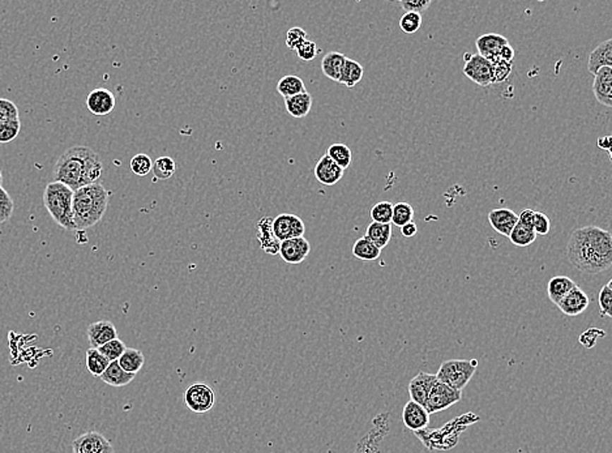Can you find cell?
I'll list each match as a JSON object with an SVG mask.
<instances>
[{
	"instance_id": "6da1fadb",
	"label": "cell",
	"mask_w": 612,
	"mask_h": 453,
	"mask_svg": "<svg viewBox=\"0 0 612 453\" xmlns=\"http://www.w3.org/2000/svg\"><path fill=\"white\" fill-rule=\"evenodd\" d=\"M570 264L580 272L598 274L612 265V235L594 225L573 231L567 246Z\"/></svg>"
},
{
	"instance_id": "7a4b0ae2",
	"label": "cell",
	"mask_w": 612,
	"mask_h": 453,
	"mask_svg": "<svg viewBox=\"0 0 612 453\" xmlns=\"http://www.w3.org/2000/svg\"><path fill=\"white\" fill-rule=\"evenodd\" d=\"M104 171L100 155L88 146H72L58 158L54 167L55 182L76 189L97 183Z\"/></svg>"
},
{
	"instance_id": "3957f363",
	"label": "cell",
	"mask_w": 612,
	"mask_h": 453,
	"mask_svg": "<svg viewBox=\"0 0 612 453\" xmlns=\"http://www.w3.org/2000/svg\"><path fill=\"white\" fill-rule=\"evenodd\" d=\"M109 199V191L98 182L73 191L72 212L76 230H87L100 223L107 211Z\"/></svg>"
},
{
	"instance_id": "277c9868",
	"label": "cell",
	"mask_w": 612,
	"mask_h": 453,
	"mask_svg": "<svg viewBox=\"0 0 612 453\" xmlns=\"http://www.w3.org/2000/svg\"><path fill=\"white\" fill-rule=\"evenodd\" d=\"M73 191L59 182H52L44 191V204L52 220L64 230H76L72 212Z\"/></svg>"
},
{
	"instance_id": "5b68a950",
	"label": "cell",
	"mask_w": 612,
	"mask_h": 453,
	"mask_svg": "<svg viewBox=\"0 0 612 453\" xmlns=\"http://www.w3.org/2000/svg\"><path fill=\"white\" fill-rule=\"evenodd\" d=\"M478 368L476 359H449L441 363L439 371L435 374L440 383L449 385L461 391L469 384Z\"/></svg>"
},
{
	"instance_id": "8992f818",
	"label": "cell",
	"mask_w": 612,
	"mask_h": 453,
	"mask_svg": "<svg viewBox=\"0 0 612 453\" xmlns=\"http://www.w3.org/2000/svg\"><path fill=\"white\" fill-rule=\"evenodd\" d=\"M462 397V392L449 385L436 382L424 404V409L431 416L433 413L447 411L452 405L457 404Z\"/></svg>"
},
{
	"instance_id": "52a82bcc",
	"label": "cell",
	"mask_w": 612,
	"mask_h": 453,
	"mask_svg": "<svg viewBox=\"0 0 612 453\" xmlns=\"http://www.w3.org/2000/svg\"><path fill=\"white\" fill-rule=\"evenodd\" d=\"M184 401L191 411L204 414L213 409L216 404V394L210 385L195 383L187 388L184 394Z\"/></svg>"
},
{
	"instance_id": "ba28073f",
	"label": "cell",
	"mask_w": 612,
	"mask_h": 453,
	"mask_svg": "<svg viewBox=\"0 0 612 453\" xmlns=\"http://www.w3.org/2000/svg\"><path fill=\"white\" fill-rule=\"evenodd\" d=\"M272 233L281 243L284 240L304 237L306 226L301 217L295 214L282 213L272 220Z\"/></svg>"
},
{
	"instance_id": "9c48e42d",
	"label": "cell",
	"mask_w": 612,
	"mask_h": 453,
	"mask_svg": "<svg viewBox=\"0 0 612 453\" xmlns=\"http://www.w3.org/2000/svg\"><path fill=\"white\" fill-rule=\"evenodd\" d=\"M72 453H114V447L102 434L89 431L72 442Z\"/></svg>"
},
{
	"instance_id": "30bf717a",
	"label": "cell",
	"mask_w": 612,
	"mask_h": 453,
	"mask_svg": "<svg viewBox=\"0 0 612 453\" xmlns=\"http://www.w3.org/2000/svg\"><path fill=\"white\" fill-rule=\"evenodd\" d=\"M464 73L475 84L488 86L492 84V64L481 55H465Z\"/></svg>"
},
{
	"instance_id": "8fae6325",
	"label": "cell",
	"mask_w": 612,
	"mask_h": 453,
	"mask_svg": "<svg viewBox=\"0 0 612 453\" xmlns=\"http://www.w3.org/2000/svg\"><path fill=\"white\" fill-rule=\"evenodd\" d=\"M310 242L304 237H299L281 242L278 254L281 255L284 263L301 264L303 260L310 255Z\"/></svg>"
},
{
	"instance_id": "7c38bea8",
	"label": "cell",
	"mask_w": 612,
	"mask_h": 453,
	"mask_svg": "<svg viewBox=\"0 0 612 453\" xmlns=\"http://www.w3.org/2000/svg\"><path fill=\"white\" fill-rule=\"evenodd\" d=\"M115 103V95H112V90L104 88L92 90L87 97L88 110L97 117L109 115L114 110Z\"/></svg>"
},
{
	"instance_id": "4fadbf2b",
	"label": "cell",
	"mask_w": 612,
	"mask_h": 453,
	"mask_svg": "<svg viewBox=\"0 0 612 453\" xmlns=\"http://www.w3.org/2000/svg\"><path fill=\"white\" fill-rule=\"evenodd\" d=\"M590 300L587 293L575 286L563 300L556 305L561 312L567 317H578L589 307Z\"/></svg>"
},
{
	"instance_id": "5bb4252c",
	"label": "cell",
	"mask_w": 612,
	"mask_h": 453,
	"mask_svg": "<svg viewBox=\"0 0 612 453\" xmlns=\"http://www.w3.org/2000/svg\"><path fill=\"white\" fill-rule=\"evenodd\" d=\"M475 45L478 49V55L488 60L490 63H495L498 60L501 47L508 45V40L498 33H487L476 38Z\"/></svg>"
},
{
	"instance_id": "9a60e30c",
	"label": "cell",
	"mask_w": 612,
	"mask_h": 453,
	"mask_svg": "<svg viewBox=\"0 0 612 453\" xmlns=\"http://www.w3.org/2000/svg\"><path fill=\"white\" fill-rule=\"evenodd\" d=\"M88 340L92 348L98 349L104 343L118 339V331L110 320H100L88 326Z\"/></svg>"
},
{
	"instance_id": "2e32d148",
	"label": "cell",
	"mask_w": 612,
	"mask_h": 453,
	"mask_svg": "<svg viewBox=\"0 0 612 453\" xmlns=\"http://www.w3.org/2000/svg\"><path fill=\"white\" fill-rule=\"evenodd\" d=\"M436 382H438L436 375L428 372H419L416 377H413L409 383V394L412 397V401L424 406L427 397L431 392L432 387L436 384Z\"/></svg>"
},
{
	"instance_id": "e0dca14e",
	"label": "cell",
	"mask_w": 612,
	"mask_h": 453,
	"mask_svg": "<svg viewBox=\"0 0 612 453\" xmlns=\"http://www.w3.org/2000/svg\"><path fill=\"white\" fill-rule=\"evenodd\" d=\"M402 422L406 428L412 431H421L428 426L430 414L424 409V406L410 400L402 411Z\"/></svg>"
},
{
	"instance_id": "ac0fdd59",
	"label": "cell",
	"mask_w": 612,
	"mask_h": 453,
	"mask_svg": "<svg viewBox=\"0 0 612 453\" xmlns=\"http://www.w3.org/2000/svg\"><path fill=\"white\" fill-rule=\"evenodd\" d=\"M315 177L324 186H335L344 177V170L333 163L327 154L320 158L315 166Z\"/></svg>"
},
{
	"instance_id": "d6986e66",
	"label": "cell",
	"mask_w": 612,
	"mask_h": 453,
	"mask_svg": "<svg viewBox=\"0 0 612 453\" xmlns=\"http://www.w3.org/2000/svg\"><path fill=\"white\" fill-rule=\"evenodd\" d=\"M488 221L493 230L504 237H509L510 231L517 225L518 216L508 208H498L488 213Z\"/></svg>"
},
{
	"instance_id": "ffe728a7",
	"label": "cell",
	"mask_w": 612,
	"mask_h": 453,
	"mask_svg": "<svg viewBox=\"0 0 612 453\" xmlns=\"http://www.w3.org/2000/svg\"><path fill=\"white\" fill-rule=\"evenodd\" d=\"M593 92L599 103L607 107L612 106V69L604 67L594 75Z\"/></svg>"
},
{
	"instance_id": "44dd1931",
	"label": "cell",
	"mask_w": 612,
	"mask_h": 453,
	"mask_svg": "<svg viewBox=\"0 0 612 453\" xmlns=\"http://www.w3.org/2000/svg\"><path fill=\"white\" fill-rule=\"evenodd\" d=\"M604 67H612V40H607L598 45L594 50L590 52L587 60V69L593 75Z\"/></svg>"
},
{
	"instance_id": "7402d4cb",
	"label": "cell",
	"mask_w": 612,
	"mask_h": 453,
	"mask_svg": "<svg viewBox=\"0 0 612 453\" xmlns=\"http://www.w3.org/2000/svg\"><path fill=\"white\" fill-rule=\"evenodd\" d=\"M284 109L293 118H304L312 109V95L306 92L301 95L284 98Z\"/></svg>"
},
{
	"instance_id": "603a6c76",
	"label": "cell",
	"mask_w": 612,
	"mask_h": 453,
	"mask_svg": "<svg viewBox=\"0 0 612 453\" xmlns=\"http://www.w3.org/2000/svg\"><path fill=\"white\" fill-rule=\"evenodd\" d=\"M345 61L346 55H344L342 52H328V54L323 58V60H321V69H323V73H324L325 76L328 77V78H330V80H333V81H337V83H338Z\"/></svg>"
},
{
	"instance_id": "cb8c5ba5",
	"label": "cell",
	"mask_w": 612,
	"mask_h": 453,
	"mask_svg": "<svg viewBox=\"0 0 612 453\" xmlns=\"http://www.w3.org/2000/svg\"><path fill=\"white\" fill-rule=\"evenodd\" d=\"M135 377L136 375L124 371L119 366L118 360H115V362H110L109 367L104 370V374L100 377L107 385H112V387H124V385L130 384L131 382L135 379Z\"/></svg>"
},
{
	"instance_id": "d4e9b609",
	"label": "cell",
	"mask_w": 612,
	"mask_h": 453,
	"mask_svg": "<svg viewBox=\"0 0 612 453\" xmlns=\"http://www.w3.org/2000/svg\"><path fill=\"white\" fill-rule=\"evenodd\" d=\"M392 225L390 223H371L367 226L364 238L372 242L376 247L383 249L388 246L389 240H392Z\"/></svg>"
},
{
	"instance_id": "484cf974",
	"label": "cell",
	"mask_w": 612,
	"mask_h": 453,
	"mask_svg": "<svg viewBox=\"0 0 612 453\" xmlns=\"http://www.w3.org/2000/svg\"><path fill=\"white\" fill-rule=\"evenodd\" d=\"M575 286H577L576 283L573 280H570L567 276L552 277L550 283H548V286H547L548 298L552 303L558 305Z\"/></svg>"
},
{
	"instance_id": "4316f807",
	"label": "cell",
	"mask_w": 612,
	"mask_h": 453,
	"mask_svg": "<svg viewBox=\"0 0 612 453\" xmlns=\"http://www.w3.org/2000/svg\"><path fill=\"white\" fill-rule=\"evenodd\" d=\"M258 228H259V240L261 248L270 255L278 254L280 242L275 238V235L272 233V218H269V217L261 218Z\"/></svg>"
},
{
	"instance_id": "83f0119b",
	"label": "cell",
	"mask_w": 612,
	"mask_h": 453,
	"mask_svg": "<svg viewBox=\"0 0 612 453\" xmlns=\"http://www.w3.org/2000/svg\"><path fill=\"white\" fill-rule=\"evenodd\" d=\"M118 363L124 371L136 375L144 366L145 357H144L143 351L133 349V348H127L121 354V358L118 359Z\"/></svg>"
},
{
	"instance_id": "f1b7e54d",
	"label": "cell",
	"mask_w": 612,
	"mask_h": 453,
	"mask_svg": "<svg viewBox=\"0 0 612 453\" xmlns=\"http://www.w3.org/2000/svg\"><path fill=\"white\" fill-rule=\"evenodd\" d=\"M363 75H364V69H363L362 64L358 63L356 60L346 58L345 64H344V69H342L338 83L344 84L347 88H354L362 80Z\"/></svg>"
},
{
	"instance_id": "f546056e",
	"label": "cell",
	"mask_w": 612,
	"mask_h": 453,
	"mask_svg": "<svg viewBox=\"0 0 612 453\" xmlns=\"http://www.w3.org/2000/svg\"><path fill=\"white\" fill-rule=\"evenodd\" d=\"M352 252H353L354 257L362 260V261H375L381 255V249L376 247L372 242L364 237L355 240Z\"/></svg>"
},
{
	"instance_id": "4dcf8cb0",
	"label": "cell",
	"mask_w": 612,
	"mask_h": 453,
	"mask_svg": "<svg viewBox=\"0 0 612 453\" xmlns=\"http://www.w3.org/2000/svg\"><path fill=\"white\" fill-rule=\"evenodd\" d=\"M277 90L284 98L307 92L302 78L295 76V75H287V76L282 77L277 84Z\"/></svg>"
},
{
	"instance_id": "1f68e13d",
	"label": "cell",
	"mask_w": 612,
	"mask_h": 453,
	"mask_svg": "<svg viewBox=\"0 0 612 453\" xmlns=\"http://www.w3.org/2000/svg\"><path fill=\"white\" fill-rule=\"evenodd\" d=\"M329 158L345 171L353 161L352 149L345 144H332L327 151Z\"/></svg>"
},
{
	"instance_id": "d6a6232c",
	"label": "cell",
	"mask_w": 612,
	"mask_h": 453,
	"mask_svg": "<svg viewBox=\"0 0 612 453\" xmlns=\"http://www.w3.org/2000/svg\"><path fill=\"white\" fill-rule=\"evenodd\" d=\"M508 238L517 247H527L534 243L536 234L533 229L526 228L524 225L517 223V225L513 228V230L510 231Z\"/></svg>"
},
{
	"instance_id": "836d02e7",
	"label": "cell",
	"mask_w": 612,
	"mask_h": 453,
	"mask_svg": "<svg viewBox=\"0 0 612 453\" xmlns=\"http://www.w3.org/2000/svg\"><path fill=\"white\" fill-rule=\"evenodd\" d=\"M87 368L88 371L95 377H100L104 372V370L109 367L110 362L104 358L98 349L90 348L87 351Z\"/></svg>"
},
{
	"instance_id": "e575fe53",
	"label": "cell",
	"mask_w": 612,
	"mask_h": 453,
	"mask_svg": "<svg viewBox=\"0 0 612 453\" xmlns=\"http://www.w3.org/2000/svg\"><path fill=\"white\" fill-rule=\"evenodd\" d=\"M175 170H176V163L172 157L167 155L158 157L152 166L155 178L160 180H170L175 174Z\"/></svg>"
},
{
	"instance_id": "d590c367",
	"label": "cell",
	"mask_w": 612,
	"mask_h": 453,
	"mask_svg": "<svg viewBox=\"0 0 612 453\" xmlns=\"http://www.w3.org/2000/svg\"><path fill=\"white\" fill-rule=\"evenodd\" d=\"M414 220V208L409 203L401 201L393 206V214H392V223L398 228H402L404 225L413 223Z\"/></svg>"
},
{
	"instance_id": "8d00e7d4",
	"label": "cell",
	"mask_w": 612,
	"mask_h": 453,
	"mask_svg": "<svg viewBox=\"0 0 612 453\" xmlns=\"http://www.w3.org/2000/svg\"><path fill=\"white\" fill-rule=\"evenodd\" d=\"M392 214H393V204L390 201H380L372 206L370 212L372 223H392Z\"/></svg>"
},
{
	"instance_id": "74e56055",
	"label": "cell",
	"mask_w": 612,
	"mask_h": 453,
	"mask_svg": "<svg viewBox=\"0 0 612 453\" xmlns=\"http://www.w3.org/2000/svg\"><path fill=\"white\" fill-rule=\"evenodd\" d=\"M126 349H127V346H126L124 342L121 341V339L112 340V341H109L107 343L102 345L101 348H98L100 353H101V354L104 355V358L107 359L109 362H115V360H118V359L121 358V354L124 353Z\"/></svg>"
},
{
	"instance_id": "f35d334b",
	"label": "cell",
	"mask_w": 612,
	"mask_h": 453,
	"mask_svg": "<svg viewBox=\"0 0 612 453\" xmlns=\"http://www.w3.org/2000/svg\"><path fill=\"white\" fill-rule=\"evenodd\" d=\"M131 170L133 171L135 175L138 177H145L150 171L153 166V161L150 160V157L147 154L140 153L136 154L135 157H132L131 160Z\"/></svg>"
},
{
	"instance_id": "ab89813d",
	"label": "cell",
	"mask_w": 612,
	"mask_h": 453,
	"mask_svg": "<svg viewBox=\"0 0 612 453\" xmlns=\"http://www.w3.org/2000/svg\"><path fill=\"white\" fill-rule=\"evenodd\" d=\"M422 26V16L414 12H406L400 20V28L406 35H414Z\"/></svg>"
},
{
	"instance_id": "60d3db41",
	"label": "cell",
	"mask_w": 612,
	"mask_h": 453,
	"mask_svg": "<svg viewBox=\"0 0 612 453\" xmlns=\"http://www.w3.org/2000/svg\"><path fill=\"white\" fill-rule=\"evenodd\" d=\"M21 122H0V144H7L18 136Z\"/></svg>"
},
{
	"instance_id": "b9f144b4",
	"label": "cell",
	"mask_w": 612,
	"mask_h": 453,
	"mask_svg": "<svg viewBox=\"0 0 612 453\" xmlns=\"http://www.w3.org/2000/svg\"><path fill=\"white\" fill-rule=\"evenodd\" d=\"M15 211V203L6 189L0 186V223H7Z\"/></svg>"
},
{
	"instance_id": "7bdbcfd3",
	"label": "cell",
	"mask_w": 612,
	"mask_h": 453,
	"mask_svg": "<svg viewBox=\"0 0 612 453\" xmlns=\"http://www.w3.org/2000/svg\"><path fill=\"white\" fill-rule=\"evenodd\" d=\"M492 64V84L504 83L512 73V63L496 60Z\"/></svg>"
},
{
	"instance_id": "ee69618b",
	"label": "cell",
	"mask_w": 612,
	"mask_h": 453,
	"mask_svg": "<svg viewBox=\"0 0 612 453\" xmlns=\"http://www.w3.org/2000/svg\"><path fill=\"white\" fill-rule=\"evenodd\" d=\"M20 120V112L15 102L7 98H0V122Z\"/></svg>"
},
{
	"instance_id": "f6af8a7d",
	"label": "cell",
	"mask_w": 612,
	"mask_h": 453,
	"mask_svg": "<svg viewBox=\"0 0 612 453\" xmlns=\"http://www.w3.org/2000/svg\"><path fill=\"white\" fill-rule=\"evenodd\" d=\"M612 281L607 283V285H604V288L601 289L599 291V298H598V303H599V310H601V315L602 317H612V289H611Z\"/></svg>"
},
{
	"instance_id": "bcb514c9",
	"label": "cell",
	"mask_w": 612,
	"mask_h": 453,
	"mask_svg": "<svg viewBox=\"0 0 612 453\" xmlns=\"http://www.w3.org/2000/svg\"><path fill=\"white\" fill-rule=\"evenodd\" d=\"M294 52H296V55H298L299 59L304 60V61H311V60L316 58V55L319 54V49H318L316 43L313 42V41L306 40Z\"/></svg>"
},
{
	"instance_id": "7dc6e473",
	"label": "cell",
	"mask_w": 612,
	"mask_h": 453,
	"mask_svg": "<svg viewBox=\"0 0 612 453\" xmlns=\"http://www.w3.org/2000/svg\"><path fill=\"white\" fill-rule=\"evenodd\" d=\"M604 337H606V332L604 331L599 329V328H590V329H587V331H585L584 334L580 336L578 341H580V343L584 348L592 349V348H594L596 341L599 339H604Z\"/></svg>"
},
{
	"instance_id": "c3c4849f",
	"label": "cell",
	"mask_w": 612,
	"mask_h": 453,
	"mask_svg": "<svg viewBox=\"0 0 612 453\" xmlns=\"http://www.w3.org/2000/svg\"><path fill=\"white\" fill-rule=\"evenodd\" d=\"M306 40H307L306 30L302 28H298V26L289 29V32L286 33V46L292 50H295Z\"/></svg>"
},
{
	"instance_id": "681fc988",
	"label": "cell",
	"mask_w": 612,
	"mask_h": 453,
	"mask_svg": "<svg viewBox=\"0 0 612 453\" xmlns=\"http://www.w3.org/2000/svg\"><path fill=\"white\" fill-rule=\"evenodd\" d=\"M533 230L536 235H547L551 229V223L550 218L544 213L541 212H535L534 220H533Z\"/></svg>"
},
{
	"instance_id": "f907efd6",
	"label": "cell",
	"mask_w": 612,
	"mask_h": 453,
	"mask_svg": "<svg viewBox=\"0 0 612 453\" xmlns=\"http://www.w3.org/2000/svg\"><path fill=\"white\" fill-rule=\"evenodd\" d=\"M400 6L406 12H414V13L421 15L423 11H426L431 6V0H405V1H401Z\"/></svg>"
},
{
	"instance_id": "816d5d0a",
	"label": "cell",
	"mask_w": 612,
	"mask_h": 453,
	"mask_svg": "<svg viewBox=\"0 0 612 453\" xmlns=\"http://www.w3.org/2000/svg\"><path fill=\"white\" fill-rule=\"evenodd\" d=\"M535 212L533 209H524L521 213L518 214V223L524 225L526 228L533 229V220H534Z\"/></svg>"
},
{
	"instance_id": "f5cc1de1",
	"label": "cell",
	"mask_w": 612,
	"mask_h": 453,
	"mask_svg": "<svg viewBox=\"0 0 612 453\" xmlns=\"http://www.w3.org/2000/svg\"><path fill=\"white\" fill-rule=\"evenodd\" d=\"M515 58V50H513V47L510 46V45H505L504 47H501L500 52H499V55H498V60H503V61H507V63H512V60Z\"/></svg>"
},
{
	"instance_id": "db71d44e",
	"label": "cell",
	"mask_w": 612,
	"mask_h": 453,
	"mask_svg": "<svg viewBox=\"0 0 612 453\" xmlns=\"http://www.w3.org/2000/svg\"><path fill=\"white\" fill-rule=\"evenodd\" d=\"M418 233V226L415 225L414 221L413 223H406L404 225L402 228H401V234L406 237V238H412V237H414L415 234Z\"/></svg>"
},
{
	"instance_id": "11a10c76",
	"label": "cell",
	"mask_w": 612,
	"mask_h": 453,
	"mask_svg": "<svg viewBox=\"0 0 612 453\" xmlns=\"http://www.w3.org/2000/svg\"><path fill=\"white\" fill-rule=\"evenodd\" d=\"M598 146L602 148V149L608 151V153L611 155V139H610V136L599 137L598 139Z\"/></svg>"
},
{
	"instance_id": "9f6ffc18",
	"label": "cell",
	"mask_w": 612,
	"mask_h": 453,
	"mask_svg": "<svg viewBox=\"0 0 612 453\" xmlns=\"http://www.w3.org/2000/svg\"><path fill=\"white\" fill-rule=\"evenodd\" d=\"M3 184V174H1V170H0V186Z\"/></svg>"
}]
</instances>
